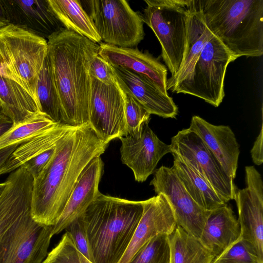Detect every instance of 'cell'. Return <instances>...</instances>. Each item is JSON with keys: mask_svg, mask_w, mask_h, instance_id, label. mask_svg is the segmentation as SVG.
Here are the masks:
<instances>
[{"mask_svg": "<svg viewBox=\"0 0 263 263\" xmlns=\"http://www.w3.org/2000/svg\"><path fill=\"white\" fill-rule=\"evenodd\" d=\"M108 144L89 124L74 126L57 142L52 158L33 179L31 214L36 222L57 223L81 173Z\"/></svg>", "mask_w": 263, "mask_h": 263, "instance_id": "6da1fadb", "label": "cell"}, {"mask_svg": "<svg viewBox=\"0 0 263 263\" xmlns=\"http://www.w3.org/2000/svg\"><path fill=\"white\" fill-rule=\"evenodd\" d=\"M5 181L0 195V263H42L53 226L32 218L33 178L22 166Z\"/></svg>", "mask_w": 263, "mask_h": 263, "instance_id": "7a4b0ae2", "label": "cell"}, {"mask_svg": "<svg viewBox=\"0 0 263 263\" xmlns=\"http://www.w3.org/2000/svg\"><path fill=\"white\" fill-rule=\"evenodd\" d=\"M47 41V58L61 106V123L89 124L91 81L89 67L99 46L62 28Z\"/></svg>", "mask_w": 263, "mask_h": 263, "instance_id": "3957f363", "label": "cell"}, {"mask_svg": "<svg viewBox=\"0 0 263 263\" xmlns=\"http://www.w3.org/2000/svg\"><path fill=\"white\" fill-rule=\"evenodd\" d=\"M142 201L101 193L81 216L94 263H118L143 214Z\"/></svg>", "mask_w": 263, "mask_h": 263, "instance_id": "277c9868", "label": "cell"}, {"mask_svg": "<svg viewBox=\"0 0 263 263\" xmlns=\"http://www.w3.org/2000/svg\"><path fill=\"white\" fill-rule=\"evenodd\" d=\"M204 22L234 61L263 54V0H199Z\"/></svg>", "mask_w": 263, "mask_h": 263, "instance_id": "5b68a950", "label": "cell"}, {"mask_svg": "<svg viewBox=\"0 0 263 263\" xmlns=\"http://www.w3.org/2000/svg\"><path fill=\"white\" fill-rule=\"evenodd\" d=\"M141 17L155 34L161 57L175 76L182 65L186 49L189 19L193 0H145Z\"/></svg>", "mask_w": 263, "mask_h": 263, "instance_id": "8992f818", "label": "cell"}, {"mask_svg": "<svg viewBox=\"0 0 263 263\" xmlns=\"http://www.w3.org/2000/svg\"><path fill=\"white\" fill-rule=\"evenodd\" d=\"M47 48V40L13 24L0 29L1 54L39 106L37 84Z\"/></svg>", "mask_w": 263, "mask_h": 263, "instance_id": "52a82bcc", "label": "cell"}, {"mask_svg": "<svg viewBox=\"0 0 263 263\" xmlns=\"http://www.w3.org/2000/svg\"><path fill=\"white\" fill-rule=\"evenodd\" d=\"M231 54L212 33L189 76L171 91L197 97L218 107L224 97V81Z\"/></svg>", "mask_w": 263, "mask_h": 263, "instance_id": "ba28073f", "label": "cell"}, {"mask_svg": "<svg viewBox=\"0 0 263 263\" xmlns=\"http://www.w3.org/2000/svg\"><path fill=\"white\" fill-rule=\"evenodd\" d=\"M101 41L110 45L134 48L144 39L141 14L125 0L82 1Z\"/></svg>", "mask_w": 263, "mask_h": 263, "instance_id": "9c48e42d", "label": "cell"}, {"mask_svg": "<svg viewBox=\"0 0 263 263\" xmlns=\"http://www.w3.org/2000/svg\"><path fill=\"white\" fill-rule=\"evenodd\" d=\"M170 145L172 153L203 178L225 203L234 199L237 188L234 179L194 132L189 128L179 131Z\"/></svg>", "mask_w": 263, "mask_h": 263, "instance_id": "30bf717a", "label": "cell"}, {"mask_svg": "<svg viewBox=\"0 0 263 263\" xmlns=\"http://www.w3.org/2000/svg\"><path fill=\"white\" fill-rule=\"evenodd\" d=\"M91 81L89 125L100 139L108 143L127 135L126 93L121 81L119 79L118 83L111 85L92 78Z\"/></svg>", "mask_w": 263, "mask_h": 263, "instance_id": "8fae6325", "label": "cell"}, {"mask_svg": "<svg viewBox=\"0 0 263 263\" xmlns=\"http://www.w3.org/2000/svg\"><path fill=\"white\" fill-rule=\"evenodd\" d=\"M150 185L157 194H162L167 199L176 224L199 239L210 211L193 200L172 168L161 166L157 169Z\"/></svg>", "mask_w": 263, "mask_h": 263, "instance_id": "7c38bea8", "label": "cell"}, {"mask_svg": "<svg viewBox=\"0 0 263 263\" xmlns=\"http://www.w3.org/2000/svg\"><path fill=\"white\" fill-rule=\"evenodd\" d=\"M247 186L236 190L234 200L241 238L251 244L263 261V182L253 166L245 167Z\"/></svg>", "mask_w": 263, "mask_h": 263, "instance_id": "4fadbf2b", "label": "cell"}, {"mask_svg": "<svg viewBox=\"0 0 263 263\" xmlns=\"http://www.w3.org/2000/svg\"><path fill=\"white\" fill-rule=\"evenodd\" d=\"M121 142V159L134 173L136 181H145L155 171L161 159L171 153V145L161 141L144 124L137 133L119 138Z\"/></svg>", "mask_w": 263, "mask_h": 263, "instance_id": "5bb4252c", "label": "cell"}, {"mask_svg": "<svg viewBox=\"0 0 263 263\" xmlns=\"http://www.w3.org/2000/svg\"><path fill=\"white\" fill-rule=\"evenodd\" d=\"M142 201V215L127 249L118 263H128L149 240L159 234L169 235L177 225L173 212L163 195L160 193Z\"/></svg>", "mask_w": 263, "mask_h": 263, "instance_id": "9a60e30c", "label": "cell"}, {"mask_svg": "<svg viewBox=\"0 0 263 263\" xmlns=\"http://www.w3.org/2000/svg\"><path fill=\"white\" fill-rule=\"evenodd\" d=\"M98 54L113 66H118L144 77L162 92L167 90V68L147 51L137 48H123L105 43L100 44Z\"/></svg>", "mask_w": 263, "mask_h": 263, "instance_id": "2e32d148", "label": "cell"}, {"mask_svg": "<svg viewBox=\"0 0 263 263\" xmlns=\"http://www.w3.org/2000/svg\"><path fill=\"white\" fill-rule=\"evenodd\" d=\"M104 164L100 156L94 158L85 168L79 178L57 223L52 235L65 229L80 217L100 194L99 184Z\"/></svg>", "mask_w": 263, "mask_h": 263, "instance_id": "e0dca14e", "label": "cell"}, {"mask_svg": "<svg viewBox=\"0 0 263 263\" xmlns=\"http://www.w3.org/2000/svg\"><path fill=\"white\" fill-rule=\"evenodd\" d=\"M189 128L199 136L226 173L234 179L240 151L231 128L227 125H213L198 116H194Z\"/></svg>", "mask_w": 263, "mask_h": 263, "instance_id": "ac0fdd59", "label": "cell"}, {"mask_svg": "<svg viewBox=\"0 0 263 263\" xmlns=\"http://www.w3.org/2000/svg\"><path fill=\"white\" fill-rule=\"evenodd\" d=\"M112 67L125 91L130 94L151 115L163 118H176L178 108L168 95L162 92L144 77L120 67Z\"/></svg>", "mask_w": 263, "mask_h": 263, "instance_id": "d6986e66", "label": "cell"}, {"mask_svg": "<svg viewBox=\"0 0 263 263\" xmlns=\"http://www.w3.org/2000/svg\"><path fill=\"white\" fill-rule=\"evenodd\" d=\"M12 24L47 39L64 28L47 0H8Z\"/></svg>", "mask_w": 263, "mask_h": 263, "instance_id": "ffe728a7", "label": "cell"}, {"mask_svg": "<svg viewBox=\"0 0 263 263\" xmlns=\"http://www.w3.org/2000/svg\"><path fill=\"white\" fill-rule=\"evenodd\" d=\"M240 227L227 203L210 211L199 239L215 257L239 239Z\"/></svg>", "mask_w": 263, "mask_h": 263, "instance_id": "44dd1931", "label": "cell"}, {"mask_svg": "<svg viewBox=\"0 0 263 263\" xmlns=\"http://www.w3.org/2000/svg\"><path fill=\"white\" fill-rule=\"evenodd\" d=\"M212 32L207 27L200 8L199 0H193L188 24L186 49L178 72L167 81V90H171L186 79L192 72Z\"/></svg>", "mask_w": 263, "mask_h": 263, "instance_id": "7402d4cb", "label": "cell"}, {"mask_svg": "<svg viewBox=\"0 0 263 263\" xmlns=\"http://www.w3.org/2000/svg\"><path fill=\"white\" fill-rule=\"evenodd\" d=\"M0 112L15 125L41 111L34 99L20 84L0 77Z\"/></svg>", "mask_w": 263, "mask_h": 263, "instance_id": "603a6c76", "label": "cell"}, {"mask_svg": "<svg viewBox=\"0 0 263 263\" xmlns=\"http://www.w3.org/2000/svg\"><path fill=\"white\" fill-rule=\"evenodd\" d=\"M73 127L60 123L20 144L0 168V175L14 171L40 154L54 146Z\"/></svg>", "mask_w": 263, "mask_h": 263, "instance_id": "cb8c5ba5", "label": "cell"}, {"mask_svg": "<svg viewBox=\"0 0 263 263\" xmlns=\"http://www.w3.org/2000/svg\"><path fill=\"white\" fill-rule=\"evenodd\" d=\"M172 167L184 187L193 200L203 209L211 211L225 203L211 185L184 163L175 153Z\"/></svg>", "mask_w": 263, "mask_h": 263, "instance_id": "d4e9b609", "label": "cell"}, {"mask_svg": "<svg viewBox=\"0 0 263 263\" xmlns=\"http://www.w3.org/2000/svg\"><path fill=\"white\" fill-rule=\"evenodd\" d=\"M49 5L65 29L97 43L101 39L80 1L47 0Z\"/></svg>", "mask_w": 263, "mask_h": 263, "instance_id": "484cf974", "label": "cell"}, {"mask_svg": "<svg viewBox=\"0 0 263 263\" xmlns=\"http://www.w3.org/2000/svg\"><path fill=\"white\" fill-rule=\"evenodd\" d=\"M168 237L170 263H211L215 258L198 239L178 225Z\"/></svg>", "mask_w": 263, "mask_h": 263, "instance_id": "4316f807", "label": "cell"}, {"mask_svg": "<svg viewBox=\"0 0 263 263\" xmlns=\"http://www.w3.org/2000/svg\"><path fill=\"white\" fill-rule=\"evenodd\" d=\"M58 123L46 114L39 112L31 118L13 125L0 137V150L14 145H20L38 134Z\"/></svg>", "mask_w": 263, "mask_h": 263, "instance_id": "83f0119b", "label": "cell"}, {"mask_svg": "<svg viewBox=\"0 0 263 263\" xmlns=\"http://www.w3.org/2000/svg\"><path fill=\"white\" fill-rule=\"evenodd\" d=\"M36 96L41 112L55 122L61 123L59 98L52 79L47 56L39 76Z\"/></svg>", "mask_w": 263, "mask_h": 263, "instance_id": "f1b7e54d", "label": "cell"}, {"mask_svg": "<svg viewBox=\"0 0 263 263\" xmlns=\"http://www.w3.org/2000/svg\"><path fill=\"white\" fill-rule=\"evenodd\" d=\"M170 243L167 234H159L147 242L128 263H170Z\"/></svg>", "mask_w": 263, "mask_h": 263, "instance_id": "f546056e", "label": "cell"}, {"mask_svg": "<svg viewBox=\"0 0 263 263\" xmlns=\"http://www.w3.org/2000/svg\"><path fill=\"white\" fill-rule=\"evenodd\" d=\"M211 263H263L253 246L241 238L222 253L215 257Z\"/></svg>", "mask_w": 263, "mask_h": 263, "instance_id": "4dcf8cb0", "label": "cell"}, {"mask_svg": "<svg viewBox=\"0 0 263 263\" xmlns=\"http://www.w3.org/2000/svg\"><path fill=\"white\" fill-rule=\"evenodd\" d=\"M42 263H92L76 248L67 232L58 245L49 253Z\"/></svg>", "mask_w": 263, "mask_h": 263, "instance_id": "1f68e13d", "label": "cell"}, {"mask_svg": "<svg viewBox=\"0 0 263 263\" xmlns=\"http://www.w3.org/2000/svg\"><path fill=\"white\" fill-rule=\"evenodd\" d=\"M125 93V121L127 133L132 135L138 133L144 124L149 122L151 114L130 94Z\"/></svg>", "mask_w": 263, "mask_h": 263, "instance_id": "d6a6232c", "label": "cell"}, {"mask_svg": "<svg viewBox=\"0 0 263 263\" xmlns=\"http://www.w3.org/2000/svg\"><path fill=\"white\" fill-rule=\"evenodd\" d=\"M65 229L77 250L90 262L94 263L85 227L81 217L80 216L74 220Z\"/></svg>", "mask_w": 263, "mask_h": 263, "instance_id": "836d02e7", "label": "cell"}, {"mask_svg": "<svg viewBox=\"0 0 263 263\" xmlns=\"http://www.w3.org/2000/svg\"><path fill=\"white\" fill-rule=\"evenodd\" d=\"M89 72L91 78L106 85L119 82L112 66L98 54L92 60Z\"/></svg>", "mask_w": 263, "mask_h": 263, "instance_id": "e575fe53", "label": "cell"}, {"mask_svg": "<svg viewBox=\"0 0 263 263\" xmlns=\"http://www.w3.org/2000/svg\"><path fill=\"white\" fill-rule=\"evenodd\" d=\"M55 150V145L40 154L34 158L25 163L23 166L30 174L33 179L36 178L50 161Z\"/></svg>", "mask_w": 263, "mask_h": 263, "instance_id": "d590c367", "label": "cell"}, {"mask_svg": "<svg viewBox=\"0 0 263 263\" xmlns=\"http://www.w3.org/2000/svg\"><path fill=\"white\" fill-rule=\"evenodd\" d=\"M262 135L263 127L262 124L260 133L256 138L250 152L252 160L257 165H260L263 162Z\"/></svg>", "mask_w": 263, "mask_h": 263, "instance_id": "8d00e7d4", "label": "cell"}, {"mask_svg": "<svg viewBox=\"0 0 263 263\" xmlns=\"http://www.w3.org/2000/svg\"><path fill=\"white\" fill-rule=\"evenodd\" d=\"M11 24V16L8 0L0 1V29Z\"/></svg>", "mask_w": 263, "mask_h": 263, "instance_id": "74e56055", "label": "cell"}, {"mask_svg": "<svg viewBox=\"0 0 263 263\" xmlns=\"http://www.w3.org/2000/svg\"><path fill=\"white\" fill-rule=\"evenodd\" d=\"M0 77L11 79L21 85L18 79L0 53ZM24 88V87H23Z\"/></svg>", "mask_w": 263, "mask_h": 263, "instance_id": "f35d334b", "label": "cell"}, {"mask_svg": "<svg viewBox=\"0 0 263 263\" xmlns=\"http://www.w3.org/2000/svg\"><path fill=\"white\" fill-rule=\"evenodd\" d=\"M13 126V122L0 112V137Z\"/></svg>", "mask_w": 263, "mask_h": 263, "instance_id": "ab89813d", "label": "cell"}, {"mask_svg": "<svg viewBox=\"0 0 263 263\" xmlns=\"http://www.w3.org/2000/svg\"><path fill=\"white\" fill-rule=\"evenodd\" d=\"M18 145H19L10 146L0 150V168L6 162Z\"/></svg>", "mask_w": 263, "mask_h": 263, "instance_id": "60d3db41", "label": "cell"}, {"mask_svg": "<svg viewBox=\"0 0 263 263\" xmlns=\"http://www.w3.org/2000/svg\"><path fill=\"white\" fill-rule=\"evenodd\" d=\"M6 184V181L2 182V183H0V195L2 193L3 191L4 190Z\"/></svg>", "mask_w": 263, "mask_h": 263, "instance_id": "b9f144b4", "label": "cell"}]
</instances>
